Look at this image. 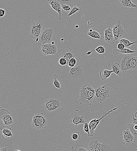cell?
Instances as JSON below:
<instances>
[{"instance_id": "obj_31", "label": "cell", "mask_w": 137, "mask_h": 151, "mask_svg": "<svg viewBox=\"0 0 137 151\" xmlns=\"http://www.w3.org/2000/svg\"><path fill=\"white\" fill-rule=\"evenodd\" d=\"M81 9V7H79L77 6H74L67 15V17H69L77 12L80 11Z\"/></svg>"}, {"instance_id": "obj_12", "label": "cell", "mask_w": 137, "mask_h": 151, "mask_svg": "<svg viewBox=\"0 0 137 151\" xmlns=\"http://www.w3.org/2000/svg\"><path fill=\"white\" fill-rule=\"evenodd\" d=\"M0 118L5 126H9L13 123V119L11 113L7 110L2 109L0 111Z\"/></svg>"}, {"instance_id": "obj_43", "label": "cell", "mask_w": 137, "mask_h": 151, "mask_svg": "<svg viewBox=\"0 0 137 151\" xmlns=\"http://www.w3.org/2000/svg\"><path fill=\"white\" fill-rule=\"evenodd\" d=\"M15 150V151H16H16H20V150Z\"/></svg>"}, {"instance_id": "obj_26", "label": "cell", "mask_w": 137, "mask_h": 151, "mask_svg": "<svg viewBox=\"0 0 137 151\" xmlns=\"http://www.w3.org/2000/svg\"><path fill=\"white\" fill-rule=\"evenodd\" d=\"M61 6L63 10L68 11L72 10V1L71 0H60Z\"/></svg>"}, {"instance_id": "obj_13", "label": "cell", "mask_w": 137, "mask_h": 151, "mask_svg": "<svg viewBox=\"0 0 137 151\" xmlns=\"http://www.w3.org/2000/svg\"><path fill=\"white\" fill-rule=\"evenodd\" d=\"M84 70L81 65L70 67L68 70V75L73 79H79L83 76Z\"/></svg>"}, {"instance_id": "obj_25", "label": "cell", "mask_w": 137, "mask_h": 151, "mask_svg": "<svg viewBox=\"0 0 137 151\" xmlns=\"http://www.w3.org/2000/svg\"><path fill=\"white\" fill-rule=\"evenodd\" d=\"M127 128L136 140H137V124L130 123L127 125Z\"/></svg>"}, {"instance_id": "obj_19", "label": "cell", "mask_w": 137, "mask_h": 151, "mask_svg": "<svg viewBox=\"0 0 137 151\" xmlns=\"http://www.w3.org/2000/svg\"><path fill=\"white\" fill-rule=\"evenodd\" d=\"M118 4L124 9L127 10L131 8H137V5L133 3L131 0H119Z\"/></svg>"}, {"instance_id": "obj_18", "label": "cell", "mask_w": 137, "mask_h": 151, "mask_svg": "<svg viewBox=\"0 0 137 151\" xmlns=\"http://www.w3.org/2000/svg\"><path fill=\"white\" fill-rule=\"evenodd\" d=\"M2 134V136L4 138L8 139L13 137L14 135V130L10 127L9 126H4L0 128Z\"/></svg>"}, {"instance_id": "obj_8", "label": "cell", "mask_w": 137, "mask_h": 151, "mask_svg": "<svg viewBox=\"0 0 137 151\" xmlns=\"http://www.w3.org/2000/svg\"><path fill=\"white\" fill-rule=\"evenodd\" d=\"M117 107L114 108L107 112H104L103 113L102 116L98 119L91 118L89 119V125L90 129V136H93L94 134V131L100 121L105 118L110 113L116 110L119 108Z\"/></svg>"}, {"instance_id": "obj_27", "label": "cell", "mask_w": 137, "mask_h": 151, "mask_svg": "<svg viewBox=\"0 0 137 151\" xmlns=\"http://www.w3.org/2000/svg\"><path fill=\"white\" fill-rule=\"evenodd\" d=\"M117 43H121L123 44L125 48H130L131 46L133 44H137V39L133 42H131L129 40L124 38H121L118 40Z\"/></svg>"}, {"instance_id": "obj_23", "label": "cell", "mask_w": 137, "mask_h": 151, "mask_svg": "<svg viewBox=\"0 0 137 151\" xmlns=\"http://www.w3.org/2000/svg\"><path fill=\"white\" fill-rule=\"evenodd\" d=\"M113 53L115 55L118 54H129L133 53L136 52V51H133L130 50L129 48H124L122 50H120L118 49L116 47L112 51Z\"/></svg>"}, {"instance_id": "obj_35", "label": "cell", "mask_w": 137, "mask_h": 151, "mask_svg": "<svg viewBox=\"0 0 137 151\" xmlns=\"http://www.w3.org/2000/svg\"><path fill=\"white\" fill-rule=\"evenodd\" d=\"M58 63L61 65L64 66L67 64V62L65 58L60 57L58 60Z\"/></svg>"}, {"instance_id": "obj_11", "label": "cell", "mask_w": 137, "mask_h": 151, "mask_svg": "<svg viewBox=\"0 0 137 151\" xmlns=\"http://www.w3.org/2000/svg\"><path fill=\"white\" fill-rule=\"evenodd\" d=\"M58 53L60 57L64 58L66 60L67 65L70 60L73 57H75L77 55L76 51L68 46H64L59 51Z\"/></svg>"}, {"instance_id": "obj_42", "label": "cell", "mask_w": 137, "mask_h": 151, "mask_svg": "<svg viewBox=\"0 0 137 151\" xmlns=\"http://www.w3.org/2000/svg\"><path fill=\"white\" fill-rule=\"evenodd\" d=\"M78 27H79V26H78V25H76V26H75V27L76 28H78Z\"/></svg>"}, {"instance_id": "obj_9", "label": "cell", "mask_w": 137, "mask_h": 151, "mask_svg": "<svg viewBox=\"0 0 137 151\" xmlns=\"http://www.w3.org/2000/svg\"><path fill=\"white\" fill-rule=\"evenodd\" d=\"M112 30L115 41L125 37L127 35L119 20L117 21L115 25L113 26Z\"/></svg>"}, {"instance_id": "obj_2", "label": "cell", "mask_w": 137, "mask_h": 151, "mask_svg": "<svg viewBox=\"0 0 137 151\" xmlns=\"http://www.w3.org/2000/svg\"><path fill=\"white\" fill-rule=\"evenodd\" d=\"M94 88L95 99L98 102L102 103L109 97L110 87L108 84L98 82Z\"/></svg>"}, {"instance_id": "obj_20", "label": "cell", "mask_w": 137, "mask_h": 151, "mask_svg": "<svg viewBox=\"0 0 137 151\" xmlns=\"http://www.w3.org/2000/svg\"><path fill=\"white\" fill-rule=\"evenodd\" d=\"M87 34V35L94 39L102 40L103 38L101 33L96 28L90 29Z\"/></svg>"}, {"instance_id": "obj_14", "label": "cell", "mask_w": 137, "mask_h": 151, "mask_svg": "<svg viewBox=\"0 0 137 151\" xmlns=\"http://www.w3.org/2000/svg\"><path fill=\"white\" fill-rule=\"evenodd\" d=\"M70 123L72 124L77 127L79 124H84L86 121L84 119L83 115H80L79 114L76 112H72L69 117Z\"/></svg>"}, {"instance_id": "obj_16", "label": "cell", "mask_w": 137, "mask_h": 151, "mask_svg": "<svg viewBox=\"0 0 137 151\" xmlns=\"http://www.w3.org/2000/svg\"><path fill=\"white\" fill-rule=\"evenodd\" d=\"M49 4L51 8L59 14L58 19H62V15L63 11L60 0H48Z\"/></svg>"}, {"instance_id": "obj_38", "label": "cell", "mask_w": 137, "mask_h": 151, "mask_svg": "<svg viewBox=\"0 0 137 151\" xmlns=\"http://www.w3.org/2000/svg\"><path fill=\"white\" fill-rule=\"evenodd\" d=\"M6 12V10L3 9H0V17H2L4 16L5 15Z\"/></svg>"}, {"instance_id": "obj_6", "label": "cell", "mask_w": 137, "mask_h": 151, "mask_svg": "<svg viewBox=\"0 0 137 151\" xmlns=\"http://www.w3.org/2000/svg\"><path fill=\"white\" fill-rule=\"evenodd\" d=\"M43 23L38 20L32 22L28 28L30 31V37L37 42L39 41V37L42 32Z\"/></svg>"}, {"instance_id": "obj_10", "label": "cell", "mask_w": 137, "mask_h": 151, "mask_svg": "<svg viewBox=\"0 0 137 151\" xmlns=\"http://www.w3.org/2000/svg\"><path fill=\"white\" fill-rule=\"evenodd\" d=\"M53 32L54 28H47L43 30L39 37V41L42 44L51 43Z\"/></svg>"}, {"instance_id": "obj_30", "label": "cell", "mask_w": 137, "mask_h": 151, "mask_svg": "<svg viewBox=\"0 0 137 151\" xmlns=\"http://www.w3.org/2000/svg\"><path fill=\"white\" fill-rule=\"evenodd\" d=\"M53 84L56 88L60 89L61 87V84L58 80V76L56 74H55L53 76Z\"/></svg>"}, {"instance_id": "obj_29", "label": "cell", "mask_w": 137, "mask_h": 151, "mask_svg": "<svg viewBox=\"0 0 137 151\" xmlns=\"http://www.w3.org/2000/svg\"><path fill=\"white\" fill-rule=\"evenodd\" d=\"M71 151H88L87 149L84 147V146L82 144H78L76 145L75 148L73 146H72Z\"/></svg>"}, {"instance_id": "obj_4", "label": "cell", "mask_w": 137, "mask_h": 151, "mask_svg": "<svg viewBox=\"0 0 137 151\" xmlns=\"http://www.w3.org/2000/svg\"><path fill=\"white\" fill-rule=\"evenodd\" d=\"M120 67L123 71L126 72L129 69L137 70V57L126 55L122 59Z\"/></svg>"}, {"instance_id": "obj_32", "label": "cell", "mask_w": 137, "mask_h": 151, "mask_svg": "<svg viewBox=\"0 0 137 151\" xmlns=\"http://www.w3.org/2000/svg\"><path fill=\"white\" fill-rule=\"evenodd\" d=\"M76 60L75 57H73L71 58L69 61L67 65L70 67H74L76 63Z\"/></svg>"}, {"instance_id": "obj_5", "label": "cell", "mask_w": 137, "mask_h": 151, "mask_svg": "<svg viewBox=\"0 0 137 151\" xmlns=\"http://www.w3.org/2000/svg\"><path fill=\"white\" fill-rule=\"evenodd\" d=\"M62 105L60 100L51 96L45 99L43 108L48 112H57Z\"/></svg>"}, {"instance_id": "obj_3", "label": "cell", "mask_w": 137, "mask_h": 151, "mask_svg": "<svg viewBox=\"0 0 137 151\" xmlns=\"http://www.w3.org/2000/svg\"><path fill=\"white\" fill-rule=\"evenodd\" d=\"M31 116L32 117V127L37 130L46 128L48 121L42 113L36 111L34 114H32Z\"/></svg>"}, {"instance_id": "obj_28", "label": "cell", "mask_w": 137, "mask_h": 151, "mask_svg": "<svg viewBox=\"0 0 137 151\" xmlns=\"http://www.w3.org/2000/svg\"><path fill=\"white\" fill-rule=\"evenodd\" d=\"M105 48L103 46H98L95 49H93L91 51H89L85 53V55H90L91 53L94 51H96L99 54H103L105 52Z\"/></svg>"}, {"instance_id": "obj_17", "label": "cell", "mask_w": 137, "mask_h": 151, "mask_svg": "<svg viewBox=\"0 0 137 151\" xmlns=\"http://www.w3.org/2000/svg\"><path fill=\"white\" fill-rule=\"evenodd\" d=\"M104 39L106 44L112 45L115 40L113 35L112 29L109 27L104 30Z\"/></svg>"}, {"instance_id": "obj_39", "label": "cell", "mask_w": 137, "mask_h": 151, "mask_svg": "<svg viewBox=\"0 0 137 151\" xmlns=\"http://www.w3.org/2000/svg\"><path fill=\"white\" fill-rule=\"evenodd\" d=\"M131 122L132 123L137 124V118H135L133 116Z\"/></svg>"}, {"instance_id": "obj_34", "label": "cell", "mask_w": 137, "mask_h": 151, "mask_svg": "<svg viewBox=\"0 0 137 151\" xmlns=\"http://www.w3.org/2000/svg\"><path fill=\"white\" fill-rule=\"evenodd\" d=\"M72 138L74 140H77L80 138L79 132L77 131L74 132L72 134Z\"/></svg>"}, {"instance_id": "obj_37", "label": "cell", "mask_w": 137, "mask_h": 151, "mask_svg": "<svg viewBox=\"0 0 137 151\" xmlns=\"http://www.w3.org/2000/svg\"><path fill=\"white\" fill-rule=\"evenodd\" d=\"M117 48L120 50H122L125 48V46L124 44L121 43H118L117 46Z\"/></svg>"}, {"instance_id": "obj_22", "label": "cell", "mask_w": 137, "mask_h": 151, "mask_svg": "<svg viewBox=\"0 0 137 151\" xmlns=\"http://www.w3.org/2000/svg\"><path fill=\"white\" fill-rule=\"evenodd\" d=\"M52 43L42 44L41 47V53L44 55H52L51 47Z\"/></svg>"}, {"instance_id": "obj_21", "label": "cell", "mask_w": 137, "mask_h": 151, "mask_svg": "<svg viewBox=\"0 0 137 151\" xmlns=\"http://www.w3.org/2000/svg\"><path fill=\"white\" fill-rule=\"evenodd\" d=\"M113 72L115 73L119 77H121L123 75V71H122L120 65L117 63H112L110 65Z\"/></svg>"}, {"instance_id": "obj_24", "label": "cell", "mask_w": 137, "mask_h": 151, "mask_svg": "<svg viewBox=\"0 0 137 151\" xmlns=\"http://www.w3.org/2000/svg\"><path fill=\"white\" fill-rule=\"evenodd\" d=\"M112 73V70H109L103 68L101 69L99 73L100 78L102 80H105L110 77Z\"/></svg>"}, {"instance_id": "obj_1", "label": "cell", "mask_w": 137, "mask_h": 151, "mask_svg": "<svg viewBox=\"0 0 137 151\" xmlns=\"http://www.w3.org/2000/svg\"><path fill=\"white\" fill-rule=\"evenodd\" d=\"M79 101L82 106L91 105L95 101L94 88L90 84L85 83L81 86L80 90Z\"/></svg>"}, {"instance_id": "obj_15", "label": "cell", "mask_w": 137, "mask_h": 151, "mask_svg": "<svg viewBox=\"0 0 137 151\" xmlns=\"http://www.w3.org/2000/svg\"><path fill=\"white\" fill-rule=\"evenodd\" d=\"M123 144L127 146H132L136 140L128 129L123 132Z\"/></svg>"}, {"instance_id": "obj_33", "label": "cell", "mask_w": 137, "mask_h": 151, "mask_svg": "<svg viewBox=\"0 0 137 151\" xmlns=\"http://www.w3.org/2000/svg\"><path fill=\"white\" fill-rule=\"evenodd\" d=\"M83 128L84 131L87 133L88 136H90V129L89 123L86 121L84 124Z\"/></svg>"}, {"instance_id": "obj_41", "label": "cell", "mask_w": 137, "mask_h": 151, "mask_svg": "<svg viewBox=\"0 0 137 151\" xmlns=\"http://www.w3.org/2000/svg\"><path fill=\"white\" fill-rule=\"evenodd\" d=\"M134 116L135 118H137V111L135 113Z\"/></svg>"}, {"instance_id": "obj_36", "label": "cell", "mask_w": 137, "mask_h": 151, "mask_svg": "<svg viewBox=\"0 0 137 151\" xmlns=\"http://www.w3.org/2000/svg\"><path fill=\"white\" fill-rule=\"evenodd\" d=\"M53 150L55 151H67V150H65L61 146H56L53 149Z\"/></svg>"}, {"instance_id": "obj_7", "label": "cell", "mask_w": 137, "mask_h": 151, "mask_svg": "<svg viewBox=\"0 0 137 151\" xmlns=\"http://www.w3.org/2000/svg\"><path fill=\"white\" fill-rule=\"evenodd\" d=\"M88 151H109L111 150L110 146L104 142L100 143L98 140H92L89 143Z\"/></svg>"}, {"instance_id": "obj_40", "label": "cell", "mask_w": 137, "mask_h": 151, "mask_svg": "<svg viewBox=\"0 0 137 151\" xmlns=\"http://www.w3.org/2000/svg\"><path fill=\"white\" fill-rule=\"evenodd\" d=\"M8 148L7 147H5L1 148L0 150V151H8Z\"/></svg>"}]
</instances>
